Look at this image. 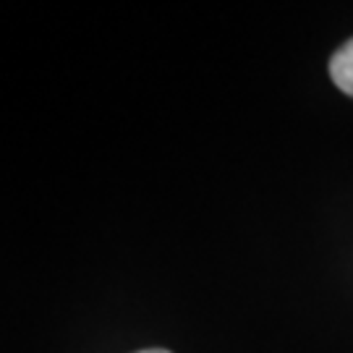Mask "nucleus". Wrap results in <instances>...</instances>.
<instances>
[{
    "instance_id": "nucleus-1",
    "label": "nucleus",
    "mask_w": 353,
    "mask_h": 353,
    "mask_svg": "<svg viewBox=\"0 0 353 353\" xmlns=\"http://www.w3.org/2000/svg\"><path fill=\"white\" fill-rule=\"evenodd\" d=\"M330 76L335 87L353 97V39H348L338 52L330 58Z\"/></svg>"
},
{
    "instance_id": "nucleus-2",
    "label": "nucleus",
    "mask_w": 353,
    "mask_h": 353,
    "mask_svg": "<svg viewBox=\"0 0 353 353\" xmlns=\"http://www.w3.org/2000/svg\"><path fill=\"white\" fill-rule=\"evenodd\" d=\"M137 353H170V351H165V348H147V351H137Z\"/></svg>"
}]
</instances>
